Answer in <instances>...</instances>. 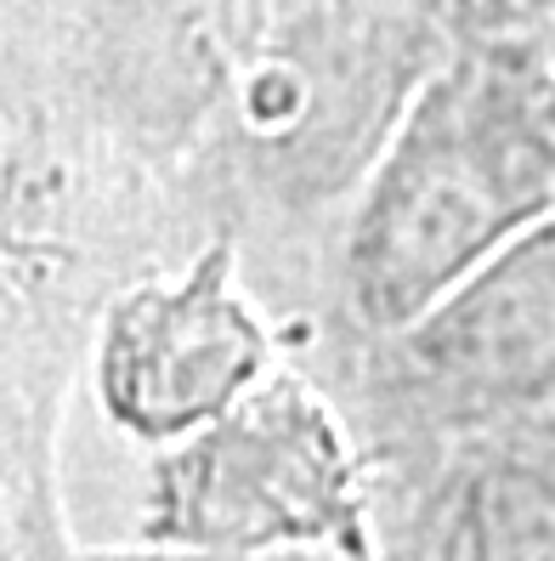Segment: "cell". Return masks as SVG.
Here are the masks:
<instances>
[{"label": "cell", "instance_id": "1", "mask_svg": "<svg viewBox=\"0 0 555 561\" xmlns=\"http://www.w3.org/2000/svg\"><path fill=\"white\" fill-rule=\"evenodd\" d=\"M544 221H555V51L448 35L323 250L329 352L414 323Z\"/></svg>", "mask_w": 555, "mask_h": 561}, {"label": "cell", "instance_id": "2", "mask_svg": "<svg viewBox=\"0 0 555 561\" xmlns=\"http://www.w3.org/2000/svg\"><path fill=\"white\" fill-rule=\"evenodd\" d=\"M137 539L374 556V466L317 369H278L193 437L153 448Z\"/></svg>", "mask_w": 555, "mask_h": 561}, {"label": "cell", "instance_id": "3", "mask_svg": "<svg viewBox=\"0 0 555 561\" xmlns=\"http://www.w3.org/2000/svg\"><path fill=\"white\" fill-rule=\"evenodd\" d=\"M323 380L369 454L555 414V221L494 255L414 323L340 346Z\"/></svg>", "mask_w": 555, "mask_h": 561}, {"label": "cell", "instance_id": "4", "mask_svg": "<svg viewBox=\"0 0 555 561\" xmlns=\"http://www.w3.org/2000/svg\"><path fill=\"white\" fill-rule=\"evenodd\" d=\"M278 363V312L244 278V244L216 233L108 295L85 380L114 432L153 454L250 398Z\"/></svg>", "mask_w": 555, "mask_h": 561}, {"label": "cell", "instance_id": "5", "mask_svg": "<svg viewBox=\"0 0 555 561\" xmlns=\"http://www.w3.org/2000/svg\"><path fill=\"white\" fill-rule=\"evenodd\" d=\"M374 561H555V414L380 448Z\"/></svg>", "mask_w": 555, "mask_h": 561}, {"label": "cell", "instance_id": "6", "mask_svg": "<svg viewBox=\"0 0 555 561\" xmlns=\"http://www.w3.org/2000/svg\"><path fill=\"white\" fill-rule=\"evenodd\" d=\"M80 561H374L357 550H329V545H301V550H210V545H159L137 539L125 545H80Z\"/></svg>", "mask_w": 555, "mask_h": 561}, {"label": "cell", "instance_id": "7", "mask_svg": "<svg viewBox=\"0 0 555 561\" xmlns=\"http://www.w3.org/2000/svg\"><path fill=\"white\" fill-rule=\"evenodd\" d=\"M448 35H510L555 51V0H448Z\"/></svg>", "mask_w": 555, "mask_h": 561}]
</instances>
